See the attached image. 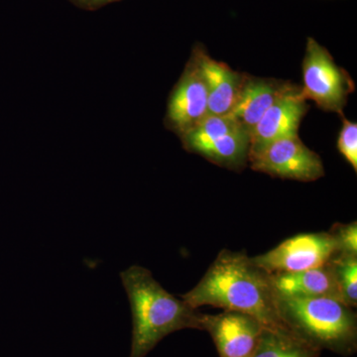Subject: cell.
Here are the masks:
<instances>
[{
	"label": "cell",
	"mask_w": 357,
	"mask_h": 357,
	"mask_svg": "<svg viewBox=\"0 0 357 357\" xmlns=\"http://www.w3.org/2000/svg\"><path fill=\"white\" fill-rule=\"evenodd\" d=\"M132 314L129 357H145L163 338L178 331H201V314L169 293L147 268L133 265L121 273Z\"/></svg>",
	"instance_id": "obj_2"
},
{
	"label": "cell",
	"mask_w": 357,
	"mask_h": 357,
	"mask_svg": "<svg viewBox=\"0 0 357 357\" xmlns=\"http://www.w3.org/2000/svg\"><path fill=\"white\" fill-rule=\"evenodd\" d=\"M293 86V84L280 79L244 75L241 91L229 115L250 135L266 110Z\"/></svg>",
	"instance_id": "obj_10"
},
{
	"label": "cell",
	"mask_w": 357,
	"mask_h": 357,
	"mask_svg": "<svg viewBox=\"0 0 357 357\" xmlns=\"http://www.w3.org/2000/svg\"><path fill=\"white\" fill-rule=\"evenodd\" d=\"M302 93L325 112L342 114L354 83L347 70L335 64L330 52L316 39L307 38L303 60Z\"/></svg>",
	"instance_id": "obj_4"
},
{
	"label": "cell",
	"mask_w": 357,
	"mask_h": 357,
	"mask_svg": "<svg viewBox=\"0 0 357 357\" xmlns=\"http://www.w3.org/2000/svg\"><path fill=\"white\" fill-rule=\"evenodd\" d=\"M270 279L277 297H326L342 301L331 262L304 271L270 274Z\"/></svg>",
	"instance_id": "obj_12"
},
{
	"label": "cell",
	"mask_w": 357,
	"mask_h": 357,
	"mask_svg": "<svg viewBox=\"0 0 357 357\" xmlns=\"http://www.w3.org/2000/svg\"><path fill=\"white\" fill-rule=\"evenodd\" d=\"M72 1L82 8L93 10V9L100 8V7L107 6L112 2L119 1V0H72Z\"/></svg>",
	"instance_id": "obj_17"
},
{
	"label": "cell",
	"mask_w": 357,
	"mask_h": 357,
	"mask_svg": "<svg viewBox=\"0 0 357 357\" xmlns=\"http://www.w3.org/2000/svg\"><path fill=\"white\" fill-rule=\"evenodd\" d=\"M337 149L357 171V124L342 115V128L337 138Z\"/></svg>",
	"instance_id": "obj_15"
},
{
	"label": "cell",
	"mask_w": 357,
	"mask_h": 357,
	"mask_svg": "<svg viewBox=\"0 0 357 357\" xmlns=\"http://www.w3.org/2000/svg\"><path fill=\"white\" fill-rule=\"evenodd\" d=\"M337 278L340 300L347 306H357V255H338L331 261Z\"/></svg>",
	"instance_id": "obj_14"
},
{
	"label": "cell",
	"mask_w": 357,
	"mask_h": 357,
	"mask_svg": "<svg viewBox=\"0 0 357 357\" xmlns=\"http://www.w3.org/2000/svg\"><path fill=\"white\" fill-rule=\"evenodd\" d=\"M248 164L256 172L298 182H314L325 175L321 157L299 135L281 138L249 154Z\"/></svg>",
	"instance_id": "obj_5"
},
{
	"label": "cell",
	"mask_w": 357,
	"mask_h": 357,
	"mask_svg": "<svg viewBox=\"0 0 357 357\" xmlns=\"http://www.w3.org/2000/svg\"><path fill=\"white\" fill-rule=\"evenodd\" d=\"M195 56L208 88V115L229 114L241 91L244 74L230 69L225 63L213 60L202 48L196 49Z\"/></svg>",
	"instance_id": "obj_11"
},
{
	"label": "cell",
	"mask_w": 357,
	"mask_h": 357,
	"mask_svg": "<svg viewBox=\"0 0 357 357\" xmlns=\"http://www.w3.org/2000/svg\"><path fill=\"white\" fill-rule=\"evenodd\" d=\"M208 114V88L194 55L170 96L167 121L171 128L182 136Z\"/></svg>",
	"instance_id": "obj_8"
},
{
	"label": "cell",
	"mask_w": 357,
	"mask_h": 357,
	"mask_svg": "<svg viewBox=\"0 0 357 357\" xmlns=\"http://www.w3.org/2000/svg\"><path fill=\"white\" fill-rule=\"evenodd\" d=\"M277 307L284 326L319 351L344 356L356 351V312L342 301L277 297Z\"/></svg>",
	"instance_id": "obj_3"
},
{
	"label": "cell",
	"mask_w": 357,
	"mask_h": 357,
	"mask_svg": "<svg viewBox=\"0 0 357 357\" xmlns=\"http://www.w3.org/2000/svg\"><path fill=\"white\" fill-rule=\"evenodd\" d=\"M307 102L301 86L295 84L282 95L251 131L249 154L281 138L298 135L301 121L309 110Z\"/></svg>",
	"instance_id": "obj_9"
},
{
	"label": "cell",
	"mask_w": 357,
	"mask_h": 357,
	"mask_svg": "<svg viewBox=\"0 0 357 357\" xmlns=\"http://www.w3.org/2000/svg\"><path fill=\"white\" fill-rule=\"evenodd\" d=\"M337 241L340 255H357V223H335L330 230Z\"/></svg>",
	"instance_id": "obj_16"
},
{
	"label": "cell",
	"mask_w": 357,
	"mask_h": 357,
	"mask_svg": "<svg viewBox=\"0 0 357 357\" xmlns=\"http://www.w3.org/2000/svg\"><path fill=\"white\" fill-rule=\"evenodd\" d=\"M264 326L241 312L201 314V331L210 333L220 357H252Z\"/></svg>",
	"instance_id": "obj_7"
},
{
	"label": "cell",
	"mask_w": 357,
	"mask_h": 357,
	"mask_svg": "<svg viewBox=\"0 0 357 357\" xmlns=\"http://www.w3.org/2000/svg\"><path fill=\"white\" fill-rule=\"evenodd\" d=\"M338 255L337 241L330 231L312 232L289 237L251 260L267 273H291L323 266Z\"/></svg>",
	"instance_id": "obj_6"
},
{
	"label": "cell",
	"mask_w": 357,
	"mask_h": 357,
	"mask_svg": "<svg viewBox=\"0 0 357 357\" xmlns=\"http://www.w3.org/2000/svg\"><path fill=\"white\" fill-rule=\"evenodd\" d=\"M321 352L288 328H264L252 357H319Z\"/></svg>",
	"instance_id": "obj_13"
},
{
	"label": "cell",
	"mask_w": 357,
	"mask_h": 357,
	"mask_svg": "<svg viewBox=\"0 0 357 357\" xmlns=\"http://www.w3.org/2000/svg\"><path fill=\"white\" fill-rule=\"evenodd\" d=\"M180 298L195 310L211 306L241 312L265 328H287L279 316L270 274L244 252L222 249L199 283Z\"/></svg>",
	"instance_id": "obj_1"
}]
</instances>
